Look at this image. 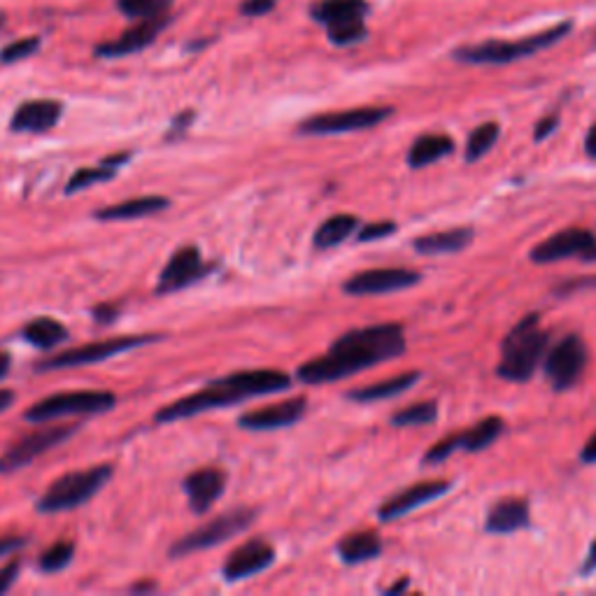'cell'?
I'll use <instances>...</instances> for the list:
<instances>
[{
  "mask_svg": "<svg viewBox=\"0 0 596 596\" xmlns=\"http://www.w3.org/2000/svg\"><path fill=\"white\" fill-rule=\"evenodd\" d=\"M406 352V329L396 322L359 326L345 331L322 357L298 366L296 378L303 385H329L343 378H352L359 371L385 361L399 359Z\"/></svg>",
  "mask_w": 596,
  "mask_h": 596,
  "instance_id": "6da1fadb",
  "label": "cell"
},
{
  "mask_svg": "<svg viewBox=\"0 0 596 596\" xmlns=\"http://www.w3.org/2000/svg\"><path fill=\"white\" fill-rule=\"evenodd\" d=\"M292 387V378L282 371L273 368H259V371H238L208 382L198 392L177 399L168 406L156 410V424H170L180 420H191V417L210 413L217 408L238 406V403L257 399V396H268L285 392Z\"/></svg>",
  "mask_w": 596,
  "mask_h": 596,
  "instance_id": "7a4b0ae2",
  "label": "cell"
},
{
  "mask_svg": "<svg viewBox=\"0 0 596 596\" xmlns=\"http://www.w3.org/2000/svg\"><path fill=\"white\" fill-rule=\"evenodd\" d=\"M550 336L541 326V315H527L520 319L501 343V361L496 375L508 382H527L545 359Z\"/></svg>",
  "mask_w": 596,
  "mask_h": 596,
  "instance_id": "3957f363",
  "label": "cell"
},
{
  "mask_svg": "<svg viewBox=\"0 0 596 596\" xmlns=\"http://www.w3.org/2000/svg\"><path fill=\"white\" fill-rule=\"evenodd\" d=\"M571 28L573 21H562V24L520 40H487L478 42V45H464L454 49L452 59L466 63V66H506V63L527 59V56L555 47L571 33Z\"/></svg>",
  "mask_w": 596,
  "mask_h": 596,
  "instance_id": "277c9868",
  "label": "cell"
},
{
  "mask_svg": "<svg viewBox=\"0 0 596 596\" xmlns=\"http://www.w3.org/2000/svg\"><path fill=\"white\" fill-rule=\"evenodd\" d=\"M112 475H115V466L112 464H98L84 468V471H70L61 475L35 501V510L42 515H54L80 508L108 485Z\"/></svg>",
  "mask_w": 596,
  "mask_h": 596,
  "instance_id": "5b68a950",
  "label": "cell"
},
{
  "mask_svg": "<svg viewBox=\"0 0 596 596\" xmlns=\"http://www.w3.org/2000/svg\"><path fill=\"white\" fill-rule=\"evenodd\" d=\"M161 338L163 336H159V333H136V336H117V338H108V340H96V343L73 347V350L49 354L47 359H42L35 364V371L49 373V371H61V368L103 364V361L119 357V354H124L129 350H136V347L159 343Z\"/></svg>",
  "mask_w": 596,
  "mask_h": 596,
  "instance_id": "8992f818",
  "label": "cell"
},
{
  "mask_svg": "<svg viewBox=\"0 0 596 596\" xmlns=\"http://www.w3.org/2000/svg\"><path fill=\"white\" fill-rule=\"evenodd\" d=\"M115 406H117V396L112 392H94V389H82V392H61L33 403V406L24 413V420L31 424H45L54 420H66V417L103 415Z\"/></svg>",
  "mask_w": 596,
  "mask_h": 596,
  "instance_id": "52a82bcc",
  "label": "cell"
},
{
  "mask_svg": "<svg viewBox=\"0 0 596 596\" xmlns=\"http://www.w3.org/2000/svg\"><path fill=\"white\" fill-rule=\"evenodd\" d=\"M254 520H257V510L252 508L229 510V513L217 515L215 520H210L208 524H203V527L191 531V534L182 536L180 541H175L173 548L168 550V555L173 559H180L191 555V552L217 548V545L231 541V538L243 534L245 529H250Z\"/></svg>",
  "mask_w": 596,
  "mask_h": 596,
  "instance_id": "ba28073f",
  "label": "cell"
},
{
  "mask_svg": "<svg viewBox=\"0 0 596 596\" xmlns=\"http://www.w3.org/2000/svg\"><path fill=\"white\" fill-rule=\"evenodd\" d=\"M394 115V108H352V110H338V112H324L303 119L298 124L301 136H340V133H354V131H368L375 126L387 122Z\"/></svg>",
  "mask_w": 596,
  "mask_h": 596,
  "instance_id": "9c48e42d",
  "label": "cell"
},
{
  "mask_svg": "<svg viewBox=\"0 0 596 596\" xmlns=\"http://www.w3.org/2000/svg\"><path fill=\"white\" fill-rule=\"evenodd\" d=\"M77 434V424H56V427L35 429L33 434L19 438L17 443L7 447L3 457H0V473H14L33 464L35 459L47 454L54 447L66 443L70 436Z\"/></svg>",
  "mask_w": 596,
  "mask_h": 596,
  "instance_id": "30bf717a",
  "label": "cell"
},
{
  "mask_svg": "<svg viewBox=\"0 0 596 596\" xmlns=\"http://www.w3.org/2000/svg\"><path fill=\"white\" fill-rule=\"evenodd\" d=\"M587 366V347L583 338L571 333L559 340L550 352H545V378L555 392H566L580 380Z\"/></svg>",
  "mask_w": 596,
  "mask_h": 596,
  "instance_id": "8fae6325",
  "label": "cell"
},
{
  "mask_svg": "<svg viewBox=\"0 0 596 596\" xmlns=\"http://www.w3.org/2000/svg\"><path fill=\"white\" fill-rule=\"evenodd\" d=\"M503 429H506V424H503L501 417H485V420H480L478 424H473V427H468L466 431H461V434H452L443 438V441H438L436 445H431L427 454H424L422 461L424 464H438V461H445L450 454L464 450V452H482L487 450L489 445H494L499 441Z\"/></svg>",
  "mask_w": 596,
  "mask_h": 596,
  "instance_id": "7c38bea8",
  "label": "cell"
},
{
  "mask_svg": "<svg viewBox=\"0 0 596 596\" xmlns=\"http://www.w3.org/2000/svg\"><path fill=\"white\" fill-rule=\"evenodd\" d=\"M210 271L212 266L205 264L203 254L196 245H182L180 250L170 254L166 266L161 268L159 280H156V294L168 296L182 292V289L201 282Z\"/></svg>",
  "mask_w": 596,
  "mask_h": 596,
  "instance_id": "4fadbf2b",
  "label": "cell"
},
{
  "mask_svg": "<svg viewBox=\"0 0 596 596\" xmlns=\"http://www.w3.org/2000/svg\"><path fill=\"white\" fill-rule=\"evenodd\" d=\"M578 257L583 261H596V238L587 229H564L555 236L545 238L529 252V259L538 266L557 264V261Z\"/></svg>",
  "mask_w": 596,
  "mask_h": 596,
  "instance_id": "5bb4252c",
  "label": "cell"
},
{
  "mask_svg": "<svg viewBox=\"0 0 596 596\" xmlns=\"http://www.w3.org/2000/svg\"><path fill=\"white\" fill-rule=\"evenodd\" d=\"M422 282V273L413 268H371L345 280L343 292L347 296H380L410 289Z\"/></svg>",
  "mask_w": 596,
  "mask_h": 596,
  "instance_id": "9a60e30c",
  "label": "cell"
},
{
  "mask_svg": "<svg viewBox=\"0 0 596 596\" xmlns=\"http://www.w3.org/2000/svg\"><path fill=\"white\" fill-rule=\"evenodd\" d=\"M275 562V548L271 543H266L264 538H252L243 545H238L236 550L226 557L222 566V578L226 583H240L252 576H259L266 569H271Z\"/></svg>",
  "mask_w": 596,
  "mask_h": 596,
  "instance_id": "2e32d148",
  "label": "cell"
},
{
  "mask_svg": "<svg viewBox=\"0 0 596 596\" xmlns=\"http://www.w3.org/2000/svg\"><path fill=\"white\" fill-rule=\"evenodd\" d=\"M168 24H170L168 14H163V17H154V19H140L131 28H126V31L119 35L117 40H110V42H103V45H98L94 49V54L98 56V59H122V56L143 52V49H147L156 38H159V35L163 33V28H166Z\"/></svg>",
  "mask_w": 596,
  "mask_h": 596,
  "instance_id": "e0dca14e",
  "label": "cell"
},
{
  "mask_svg": "<svg viewBox=\"0 0 596 596\" xmlns=\"http://www.w3.org/2000/svg\"><path fill=\"white\" fill-rule=\"evenodd\" d=\"M452 485L450 480H424V482H415V485H410L403 489V492L394 494L392 499H387L382 503L380 510H378V520L380 522H394V520H401V517H406L413 513V510L427 506L429 501L434 499H441L447 492H450Z\"/></svg>",
  "mask_w": 596,
  "mask_h": 596,
  "instance_id": "ac0fdd59",
  "label": "cell"
},
{
  "mask_svg": "<svg viewBox=\"0 0 596 596\" xmlns=\"http://www.w3.org/2000/svg\"><path fill=\"white\" fill-rule=\"evenodd\" d=\"M308 413V401L303 396L296 399H287L280 403H271V406L250 410L238 417V427L245 431H278L298 424Z\"/></svg>",
  "mask_w": 596,
  "mask_h": 596,
  "instance_id": "d6986e66",
  "label": "cell"
},
{
  "mask_svg": "<svg viewBox=\"0 0 596 596\" xmlns=\"http://www.w3.org/2000/svg\"><path fill=\"white\" fill-rule=\"evenodd\" d=\"M182 489L189 499L191 513L205 515L219 499H222L226 489V473L222 468L215 466L198 468V471L189 473L187 478H184Z\"/></svg>",
  "mask_w": 596,
  "mask_h": 596,
  "instance_id": "ffe728a7",
  "label": "cell"
},
{
  "mask_svg": "<svg viewBox=\"0 0 596 596\" xmlns=\"http://www.w3.org/2000/svg\"><path fill=\"white\" fill-rule=\"evenodd\" d=\"M63 117V103L54 98H35L21 103L10 119L12 133H47Z\"/></svg>",
  "mask_w": 596,
  "mask_h": 596,
  "instance_id": "44dd1931",
  "label": "cell"
},
{
  "mask_svg": "<svg viewBox=\"0 0 596 596\" xmlns=\"http://www.w3.org/2000/svg\"><path fill=\"white\" fill-rule=\"evenodd\" d=\"M531 527V513L527 501L503 499L489 508L485 517V531L496 536H508Z\"/></svg>",
  "mask_w": 596,
  "mask_h": 596,
  "instance_id": "7402d4cb",
  "label": "cell"
},
{
  "mask_svg": "<svg viewBox=\"0 0 596 596\" xmlns=\"http://www.w3.org/2000/svg\"><path fill=\"white\" fill-rule=\"evenodd\" d=\"M168 208H170V198L149 194V196L129 198V201H122L115 205H105V208L94 212V217L98 222H131V219L159 215V212Z\"/></svg>",
  "mask_w": 596,
  "mask_h": 596,
  "instance_id": "603a6c76",
  "label": "cell"
},
{
  "mask_svg": "<svg viewBox=\"0 0 596 596\" xmlns=\"http://www.w3.org/2000/svg\"><path fill=\"white\" fill-rule=\"evenodd\" d=\"M133 159L131 152H119L112 156H105V159L98 163V166H89V168H80L77 173L70 177L66 182V194H80V191H87L96 184H103L115 177L119 170L124 168V163H129Z\"/></svg>",
  "mask_w": 596,
  "mask_h": 596,
  "instance_id": "cb8c5ba5",
  "label": "cell"
},
{
  "mask_svg": "<svg viewBox=\"0 0 596 596\" xmlns=\"http://www.w3.org/2000/svg\"><path fill=\"white\" fill-rule=\"evenodd\" d=\"M312 19L324 28L347 24V21H357L368 17V3L366 0H319L310 7Z\"/></svg>",
  "mask_w": 596,
  "mask_h": 596,
  "instance_id": "d4e9b609",
  "label": "cell"
},
{
  "mask_svg": "<svg viewBox=\"0 0 596 596\" xmlns=\"http://www.w3.org/2000/svg\"><path fill=\"white\" fill-rule=\"evenodd\" d=\"M338 559L347 566L371 562V559L382 555V541L375 531H354L338 541L336 545Z\"/></svg>",
  "mask_w": 596,
  "mask_h": 596,
  "instance_id": "484cf974",
  "label": "cell"
},
{
  "mask_svg": "<svg viewBox=\"0 0 596 596\" xmlns=\"http://www.w3.org/2000/svg\"><path fill=\"white\" fill-rule=\"evenodd\" d=\"M473 236V229L461 226V229H447L417 238L413 240V247L415 252L424 254V257H438V254H454L466 250L473 243Z\"/></svg>",
  "mask_w": 596,
  "mask_h": 596,
  "instance_id": "4316f807",
  "label": "cell"
},
{
  "mask_svg": "<svg viewBox=\"0 0 596 596\" xmlns=\"http://www.w3.org/2000/svg\"><path fill=\"white\" fill-rule=\"evenodd\" d=\"M420 378H422L420 371L401 373V375H396V378H387L382 382H373V385H368V387L352 389V392L347 394V399L354 403H375V401L394 399V396L408 392L410 387L417 385Z\"/></svg>",
  "mask_w": 596,
  "mask_h": 596,
  "instance_id": "83f0119b",
  "label": "cell"
},
{
  "mask_svg": "<svg viewBox=\"0 0 596 596\" xmlns=\"http://www.w3.org/2000/svg\"><path fill=\"white\" fill-rule=\"evenodd\" d=\"M454 152V140L450 136H445V133H424L415 140L413 145L408 149V166L420 170V168H427L431 163L445 159V156H450Z\"/></svg>",
  "mask_w": 596,
  "mask_h": 596,
  "instance_id": "f1b7e54d",
  "label": "cell"
},
{
  "mask_svg": "<svg viewBox=\"0 0 596 596\" xmlns=\"http://www.w3.org/2000/svg\"><path fill=\"white\" fill-rule=\"evenodd\" d=\"M21 338H24L31 347H35V350L49 352V350H54V347L66 343V340L70 338V333L66 326L59 322V319L35 317L28 324H24V329H21Z\"/></svg>",
  "mask_w": 596,
  "mask_h": 596,
  "instance_id": "f546056e",
  "label": "cell"
},
{
  "mask_svg": "<svg viewBox=\"0 0 596 596\" xmlns=\"http://www.w3.org/2000/svg\"><path fill=\"white\" fill-rule=\"evenodd\" d=\"M357 229L359 219L354 215H333L317 226L315 247H319V250H331V247L345 243Z\"/></svg>",
  "mask_w": 596,
  "mask_h": 596,
  "instance_id": "4dcf8cb0",
  "label": "cell"
},
{
  "mask_svg": "<svg viewBox=\"0 0 596 596\" xmlns=\"http://www.w3.org/2000/svg\"><path fill=\"white\" fill-rule=\"evenodd\" d=\"M501 136V126L496 122H487L480 124L478 129L471 131V136L466 140V149H464V161L466 163H475L492 152L494 145L499 143Z\"/></svg>",
  "mask_w": 596,
  "mask_h": 596,
  "instance_id": "1f68e13d",
  "label": "cell"
},
{
  "mask_svg": "<svg viewBox=\"0 0 596 596\" xmlns=\"http://www.w3.org/2000/svg\"><path fill=\"white\" fill-rule=\"evenodd\" d=\"M438 420V403L436 401H420L413 406L399 410L392 415V427L406 429V427H427Z\"/></svg>",
  "mask_w": 596,
  "mask_h": 596,
  "instance_id": "d6a6232c",
  "label": "cell"
},
{
  "mask_svg": "<svg viewBox=\"0 0 596 596\" xmlns=\"http://www.w3.org/2000/svg\"><path fill=\"white\" fill-rule=\"evenodd\" d=\"M75 543L73 541H56L49 545V548L42 552L38 559V566L42 573L52 576V573H61L66 571L75 559Z\"/></svg>",
  "mask_w": 596,
  "mask_h": 596,
  "instance_id": "836d02e7",
  "label": "cell"
},
{
  "mask_svg": "<svg viewBox=\"0 0 596 596\" xmlns=\"http://www.w3.org/2000/svg\"><path fill=\"white\" fill-rule=\"evenodd\" d=\"M170 7L173 0H117V10L133 21L163 17Z\"/></svg>",
  "mask_w": 596,
  "mask_h": 596,
  "instance_id": "e575fe53",
  "label": "cell"
},
{
  "mask_svg": "<svg viewBox=\"0 0 596 596\" xmlns=\"http://www.w3.org/2000/svg\"><path fill=\"white\" fill-rule=\"evenodd\" d=\"M326 38H329L331 45H336V47L359 45V42H364L368 38L366 19L347 21V24H338V26L326 28Z\"/></svg>",
  "mask_w": 596,
  "mask_h": 596,
  "instance_id": "d590c367",
  "label": "cell"
},
{
  "mask_svg": "<svg viewBox=\"0 0 596 596\" xmlns=\"http://www.w3.org/2000/svg\"><path fill=\"white\" fill-rule=\"evenodd\" d=\"M35 52H40V38H21L14 40L10 45L0 49V63L10 66V63H19L33 56Z\"/></svg>",
  "mask_w": 596,
  "mask_h": 596,
  "instance_id": "8d00e7d4",
  "label": "cell"
},
{
  "mask_svg": "<svg viewBox=\"0 0 596 596\" xmlns=\"http://www.w3.org/2000/svg\"><path fill=\"white\" fill-rule=\"evenodd\" d=\"M194 119H196V112L194 110H182L180 115L173 117V122H170L163 140H166V143H175V140H180V138L187 136L189 129H191V124H194Z\"/></svg>",
  "mask_w": 596,
  "mask_h": 596,
  "instance_id": "74e56055",
  "label": "cell"
},
{
  "mask_svg": "<svg viewBox=\"0 0 596 596\" xmlns=\"http://www.w3.org/2000/svg\"><path fill=\"white\" fill-rule=\"evenodd\" d=\"M394 233H396V224L394 222H371L359 231L357 240H359V243H373V240L389 238V236H394Z\"/></svg>",
  "mask_w": 596,
  "mask_h": 596,
  "instance_id": "f35d334b",
  "label": "cell"
},
{
  "mask_svg": "<svg viewBox=\"0 0 596 596\" xmlns=\"http://www.w3.org/2000/svg\"><path fill=\"white\" fill-rule=\"evenodd\" d=\"M19 573H21V559H10V562L0 566V594L12 590V585L19 580Z\"/></svg>",
  "mask_w": 596,
  "mask_h": 596,
  "instance_id": "ab89813d",
  "label": "cell"
},
{
  "mask_svg": "<svg viewBox=\"0 0 596 596\" xmlns=\"http://www.w3.org/2000/svg\"><path fill=\"white\" fill-rule=\"evenodd\" d=\"M275 0H243L240 3V14L243 17H266L275 10Z\"/></svg>",
  "mask_w": 596,
  "mask_h": 596,
  "instance_id": "60d3db41",
  "label": "cell"
},
{
  "mask_svg": "<svg viewBox=\"0 0 596 596\" xmlns=\"http://www.w3.org/2000/svg\"><path fill=\"white\" fill-rule=\"evenodd\" d=\"M119 312H122V305L105 301V303H98L96 308L91 310V317H94L98 324H112L119 319Z\"/></svg>",
  "mask_w": 596,
  "mask_h": 596,
  "instance_id": "b9f144b4",
  "label": "cell"
},
{
  "mask_svg": "<svg viewBox=\"0 0 596 596\" xmlns=\"http://www.w3.org/2000/svg\"><path fill=\"white\" fill-rule=\"evenodd\" d=\"M557 126H559V115L557 112H552V115H545L541 122L536 124V129H534V140L536 143H543L545 138H550L552 133L557 131Z\"/></svg>",
  "mask_w": 596,
  "mask_h": 596,
  "instance_id": "7bdbcfd3",
  "label": "cell"
},
{
  "mask_svg": "<svg viewBox=\"0 0 596 596\" xmlns=\"http://www.w3.org/2000/svg\"><path fill=\"white\" fill-rule=\"evenodd\" d=\"M24 545H26V538L21 536H0V557L12 555V552L24 548Z\"/></svg>",
  "mask_w": 596,
  "mask_h": 596,
  "instance_id": "ee69618b",
  "label": "cell"
},
{
  "mask_svg": "<svg viewBox=\"0 0 596 596\" xmlns=\"http://www.w3.org/2000/svg\"><path fill=\"white\" fill-rule=\"evenodd\" d=\"M580 576L583 578H587V576H592V573H596V538L592 541V545H590V550H587V557H585V562H583V566H580Z\"/></svg>",
  "mask_w": 596,
  "mask_h": 596,
  "instance_id": "f6af8a7d",
  "label": "cell"
},
{
  "mask_svg": "<svg viewBox=\"0 0 596 596\" xmlns=\"http://www.w3.org/2000/svg\"><path fill=\"white\" fill-rule=\"evenodd\" d=\"M580 461H583V464H590V466L596 464V431L592 434L590 441L585 443L583 452H580Z\"/></svg>",
  "mask_w": 596,
  "mask_h": 596,
  "instance_id": "bcb514c9",
  "label": "cell"
},
{
  "mask_svg": "<svg viewBox=\"0 0 596 596\" xmlns=\"http://www.w3.org/2000/svg\"><path fill=\"white\" fill-rule=\"evenodd\" d=\"M585 152L590 159H596V124L592 126L590 131H587V138H585Z\"/></svg>",
  "mask_w": 596,
  "mask_h": 596,
  "instance_id": "7dc6e473",
  "label": "cell"
},
{
  "mask_svg": "<svg viewBox=\"0 0 596 596\" xmlns=\"http://www.w3.org/2000/svg\"><path fill=\"white\" fill-rule=\"evenodd\" d=\"M10 371H12V357L7 352L0 350V380L7 378V375H10Z\"/></svg>",
  "mask_w": 596,
  "mask_h": 596,
  "instance_id": "c3c4849f",
  "label": "cell"
},
{
  "mask_svg": "<svg viewBox=\"0 0 596 596\" xmlns=\"http://www.w3.org/2000/svg\"><path fill=\"white\" fill-rule=\"evenodd\" d=\"M14 403V392L12 389H0V415L5 413L7 408H10Z\"/></svg>",
  "mask_w": 596,
  "mask_h": 596,
  "instance_id": "681fc988",
  "label": "cell"
},
{
  "mask_svg": "<svg viewBox=\"0 0 596 596\" xmlns=\"http://www.w3.org/2000/svg\"><path fill=\"white\" fill-rule=\"evenodd\" d=\"M410 587V580L403 578V580H396L392 587H385V594H401V592H408Z\"/></svg>",
  "mask_w": 596,
  "mask_h": 596,
  "instance_id": "f907efd6",
  "label": "cell"
},
{
  "mask_svg": "<svg viewBox=\"0 0 596 596\" xmlns=\"http://www.w3.org/2000/svg\"><path fill=\"white\" fill-rule=\"evenodd\" d=\"M156 590V583H152V580H143V583L133 585L131 592L138 594V592H154Z\"/></svg>",
  "mask_w": 596,
  "mask_h": 596,
  "instance_id": "816d5d0a",
  "label": "cell"
},
{
  "mask_svg": "<svg viewBox=\"0 0 596 596\" xmlns=\"http://www.w3.org/2000/svg\"><path fill=\"white\" fill-rule=\"evenodd\" d=\"M5 21H7V17H5V14H0V28H3V26H5Z\"/></svg>",
  "mask_w": 596,
  "mask_h": 596,
  "instance_id": "f5cc1de1",
  "label": "cell"
}]
</instances>
